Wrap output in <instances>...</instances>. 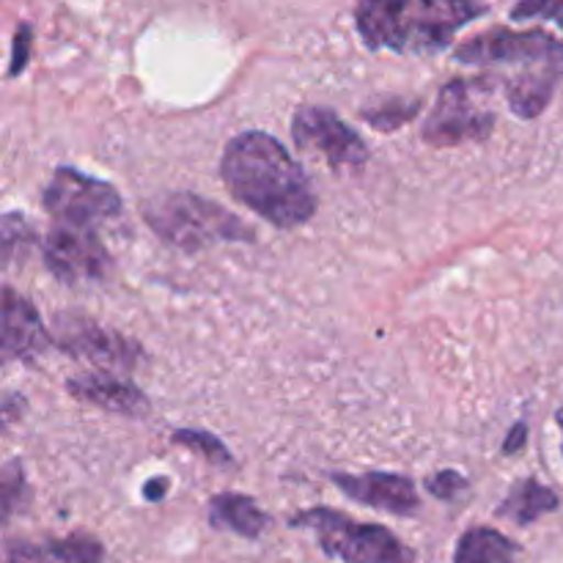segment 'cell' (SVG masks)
<instances>
[{
	"label": "cell",
	"instance_id": "1",
	"mask_svg": "<svg viewBox=\"0 0 563 563\" xmlns=\"http://www.w3.org/2000/svg\"><path fill=\"white\" fill-rule=\"evenodd\" d=\"M220 176L231 196L278 229H297L317 212V192L306 170L267 132H242L225 146Z\"/></svg>",
	"mask_w": 563,
	"mask_h": 563
},
{
	"label": "cell",
	"instance_id": "2",
	"mask_svg": "<svg viewBox=\"0 0 563 563\" xmlns=\"http://www.w3.org/2000/svg\"><path fill=\"white\" fill-rule=\"evenodd\" d=\"M484 11L482 0H357L355 27L368 49L434 55Z\"/></svg>",
	"mask_w": 563,
	"mask_h": 563
},
{
	"label": "cell",
	"instance_id": "3",
	"mask_svg": "<svg viewBox=\"0 0 563 563\" xmlns=\"http://www.w3.org/2000/svg\"><path fill=\"white\" fill-rule=\"evenodd\" d=\"M456 60L482 66H517L506 77V99L522 119H533L548 108L555 86L563 80V42L550 33L493 27L456 49Z\"/></svg>",
	"mask_w": 563,
	"mask_h": 563
},
{
	"label": "cell",
	"instance_id": "4",
	"mask_svg": "<svg viewBox=\"0 0 563 563\" xmlns=\"http://www.w3.org/2000/svg\"><path fill=\"white\" fill-rule=\"evenodd\" d=\"M143 220L154 234L181 251H201L218 242L253 240V231L229 209L192 192H168L143 203Z\"/></svg>",
	"mask_w": 563,
	"mask_h": 563
},
{
	"label": "cell",
	"instance_id": "5",
	"mask_svg": "<svg viewBox=\"0 0 563 563\" xmlns=\"http://www.w3.org/2000/svg\"><path fill=\"white\" fill-rule=\"evenodd\" d=\"M291 526L311 531L324 555L341 563H416V553L388 528L350 520L335 509L300 511Z\"/></svg>",
	"mask_w": 563,
	"mask_h": 563
},
{
	"label": "cell",
	"instance_id": "6",
	"mask_svg": "<svg viewBox=\"0 0 563 563\" xmlns=\"http://www.w3.org/2000/svg\"><path fill=\"white\" fill-rule=\"evenodd\" d=\"M487 93L489 80H451L423 124V141L432 146H460L487 137L495 124V113L484 102Z\"/></svg>",
	"mask_w": 563,
	"mask_h": 563
},
{
	"label": "cell",
	"instance_id": "7",
	"mask_svg": "<svg viewBox=\"0 0 563 563\" xmlns=\"http://www.w3.org/2000/svg\"><path fill=\"white\" fill-rule=\"evenodd\" d=\"M44 207L58 223L97 229L121 212V198L104 181L77 174L75 168H58L44 190Z\"/></svg>",
	"mask_w": 563,
	"mask_h": 563
},
{
	"label": "cell",
	"instance_id": "8",
	"mask_svg": "<svg viewBox=\"0 0 563 563\" xmlns=\"http://www.w3.org/2000/svg\"><path fill=\"white\" fill-rule=\"evenodd\" d=\"M291 135H295L297 146L319 154L333 168H357L368 159L363 137L328 108L308 104V108L297 110L295 121H291Z\"/></svg>",
	"mask_w": 563,
	"mask_h": 563
},
{
	"label": "cell",
	"instance_id": "9",
	"mask_svg": "<svg viewBox=\"0 0 563 563\" xmlns=\"http://www.w3.org/2000/svg\"><path fill=\"white\" fill-rule=\"evenodd\" d=\"M108 262V251L97 240L93 229L60 223L44 240V264L64 284L104 278Z\"/></svg>",
	"mask_w": 563,
	"mask_h": 563
},
{
	"label": "cell",
	"instance_id": "10",
	"mask_svg": "<svg viewBox=\"0 0 563 563\" xmlns=\"http://www.w3.org/2000/svg\"><path fill=\"white\" fill-rule=\"evenodd\" d=\"M58 344L69 355L93 363L99 372H130L141 350L113 330H102L88 319H58Z\"/></svg>",
	"mask_w": 563,
	"mask_h": 563
},
{
	"label": "cell",
	"instance_id": "11",
	"mask_svg": "<svg viewBox=\"0 0 563 563\" xmlns=\"http://www.w3.org/2000/svg\"><path fill=\"white\" fill-rule=\"evenodd\" d=\"M333 484L346 495L372 509L388 511L396 517H412L421 509L416 484L396 473H363V476H350V473H333Z\"/></svg>",
	"mask_w": 563,
	"mask_h": 563
},
{
	"label": "cell",
	"instance_id": "12",
	"mask_svg": "<svg viewBox=\"0 0 563 563\" xmlns=\"http://www.w3.org/2000/svg\"><path fill=\"white\" fill-rule=\"evenodd\" d=\"M47 346L49 335L36 308L14 289H3V361H33Z\"/></svg>",
	"mask_w": 563,
	"mask_h": 563
},
{
	"label": "cell",
	"instance_id": "13",
	"mask_svg": "<svg viewBox=\"0 0 563 563\" xmlns=\"http://www.w3.org/2000/svg\"><path fill=\"white\" fill-rule=\"evenodd\" d=\"M66 390L71 396H77L80 401H88L93 407H102V410L119 412V416L141 418L146 416L148 399L126 379L115 377L110 372H97V374H82L66 383Z\"/></svg>",
	"mask_w": 563,
	"mask_h": 563
},
{
	"label": "cell",
	"instance_id": "14",
	"mask_svg": "<svg viewBox=\"0 0 563 563\" xmlns=\"http://www.w3.org/2000/svg\"><path fill=\"white\" fill-rule=\"evenodd\" d=\"M3 563H104V548L91 533L44 542H9Z\"/></svg>",
	"mask_w": 563,
	"mask_h": 563
},
{
	"label": "cell",
	"instance_id": "15",
	"mask_svg": "<svg viewBox=\"0 0 563 563\" xmlns=\"http://www.w3.org/2000/svg\"><path fill=\"white\" fill-rule=\"evenodd\" d=\"M209 522L218 531H231L236 537L258 539L269 528V517L247 495H214L209 500Z\"/></svg>",
	"mask_w": 563,
	"mask_h": 563
},
{
	"label": "cell",
	"instance_id": "16",
	"mask_svg": "<svg viewBox=\"0 0 563 563\" xmlns=\"http://www.w3.org/2000/svg\"><path fill=\"white\" fill-rule=\"evenodd\" d=\"M454 563H520V550L495 528H471L456 542Z\"/></svg>",
	"mask_w": 563,
	"mask_h": 563
},
{
	"label": "cell",
	"instance_id": "17",
	"mask_svg": "<svg viewBox=\"0 0 563 563\" xmlns=\"http://www.w3.org/2000/svg\"><path fill=\"white\" fill-rule=\"evenodd\" d=\"M559 509V495L550 487L539 484L537 478H526L509 493V498L498 506V517L517 522V526H531L539 517Z\"/></svg>",
	"mask_w": 563,
	"mask_h": 563
},
{
	"label": "cell",
	"instance_id": "18",
	"mask_svg": "<svg viewBox=\"0 0 563 563\" xmlns=\"http://www.w3.org/2000/svg\"><path fill=\"white\" fill-rule=\"evenodd\" d=\"M27 495V484H25V473H22V467L16 465V462H9V465L3 467V520L9 522L11 517H14L16 509H22V504H25Z\"/></svg>",
	"mask_w": 563,
	"mask_h": 563
},
{
	"label": "cell",
	"instance_id": "19",
	"mask_svg": "<svg viewBox=\"0 0 563 563\" xmlns=\"http://www.w3.org/2000/svg\"><path fill=\"white\" fill-rule=\"evenodd\" d=\"M174 443L201 451V454L207 456L209 462H214V465H229L231 462V454L225 451V445L207 432H176Z\"/></svg>",
	"mask_w": 563,
	"mask_h": 563
},
{
	"label": "cell",
	"instance_id": "20",
	"mask_svg": "<svg viewBox=\"0 0 563 563\" xmlns=\"http://www.w3.org/2000/svg\"><path fill=\"white\" fill-rule=\"evenodd\" d=\"M421 108V102H394L388 108H377V110H366V121L377 124L379 130H394V126L405 124L416 115V110Z\"/></svg>",
	"mask_w": 563,
	"mask_h": 563
},
{
	"label": "cell",
	"instance_id": "21",
	"mask_svg": "<svg viewBox=\"0 0 563 563\" xmlns=\"http://www.w3.org/2000/svg\"><path fill=\"white\" fill-rule=\"evenodd\" d=\"M515 20H550L555 25L563 27V0H522L515 9Z\"/></svg>",
	"mask_w": 563,
	"mask_h": 563
},
{
	"label": "cell",
	"instance_id": "22",
	"mask_svg": "<svg viewBox=\"0 0 563 563\" xmlns=\"http://www.w3.org/2000/svg\"><path fill=\"white\" fill-rule=\"evenodd\" d=\"M31 236H33L31 225H27L22 218H16V212L5 214L3 218V258H5V264L14 258V245L25 247L27 242H31Z\"/></svg>",
	"mask_w": 563,
	"mask_h": 563
},
{
	"label": "cell",
	"instance_id": "23",
	"mask_svg": "<svg viewBox=\"0 0 563 563\" xmlns=\"http://www.w3.org/2000/svg\"><path fill=\"white\" fill-rule=\"evenodd\" d=\"M427 489L440 500H456L467 489V482L456 471H443L427 478Z\"/></svg>",
	"mask_w": 563,
	"mask_h": 563
},
{
	"label": "cell",
	"instance_id": "24",
	"mask_svg": "<svg viewBox=\"0 0 563 563\" xmlns=\"http://www.w3.org/2000/svg\"><path fill=\"white\" fill-rule=\"evenodd\" d=\"M27 53H31V27L22 25L20 31H16V38H14V55H11V69H9V77L20 75V71L25 69V64H27Z\"/></svg>",
	"mask_w": 563,
	"mask_h": 563
},
{
	"label": "cell",
	"instance_id": "25",
	"mask_svg": "<svg viewBox=\"0 0 563 563\" xmlns=\"http://www.w3.org/2000/svg\"><path fill=\"white\" fill-rule=\"evenodd\" d=\"M526 440H528V427H526V423H517V427L511 429L509 438H506L504 451H506V454H517V451L526 445Z\"/></svg>",
	"mask_w": 563,
	"mask_h": 563
},
{
	"label": "cell",
	"instance_id": "26",
	"mask_svg": "<svg viewBox=\"0 0 563 563\" xmlns=\"http://www.w3.org/2000/svg\"><path fill=\"white\" fill-rule=\"evenodd\" d=\"M168 478H154V482H148L146 487H143V498L146 500H163L165 493H168Z\"/></svg>",
	"mask_w": 563,
	"mask_h": 563
},
{
	"label": "cell",
	"instance_id": "27",
	"mask_svg": "<svg viewBox=\"0 0 563 563\" xmlns=\"http://www.w3.org/2000/svg\"><path fill=\"white\" fill-rule=\"evenodd\" d=\"M559 423H561V429H563V410L559 412Z\"/></svg>",
	"mask_w": 563,
	"mask_h": 563
}]
</instances>
